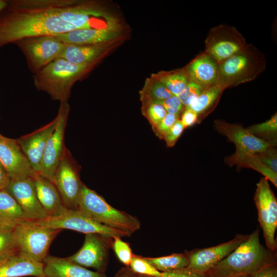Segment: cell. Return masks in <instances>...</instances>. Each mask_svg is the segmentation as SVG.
<instances>
[{
    "mask_svg": "<svg viewBox=\"0 0 277 277\" xmlns=\"http://www.w3.org/2000/svg\"><path fill=\"white\" fill-rule=\"evenodd\" d=\"M57 3L58 0L8 1L7 12L0 17V47L27 37L76 30L58 16Z\"/></svg>",
    "mask_w": 277,
    "mask_h": 277,
    "instance_id": "cell-1",
    "label": "cell"
},
{
    "mask_svg": "<svg viewBox=\"0 0 277 277\" xmlns=\"http://www.w3.org/2000/svg\"><path fill=\"white\" fill-rule=\"evenodd\" d=\"M275 264L276 254L261 244L260 230L256 229L206 274L208 277L250 275L266 266Z\"/></svg>",
    "mask_w": 277,
    "mask_h": 277,
    "instance_id": "cell-2",
    "label": "cell"
},
{
    "mask_svg": "<svg viewBox=\"0 0 277 277\" xmlns=\"http://www.w3.org/2000/svg\"><path fill=\"white\" fill-rule=\"evenodd\" d=\"M90 68L58 57L34 74V84L53 100L68 102L73 85Z\"/></svg>",
    "mask_w": 277,
    "mask_h": 277,
    "instance_id": "cell-3",
    "label": "cell"
},
{
    "mask_svg": "<svg viewBox=\"0 0 277 277\" xmlns=\"http://www.w3.org/2000/svg\"><path fill=\"white\" fill-rule=\"evenodd\" d=\"M77 209L98 223L130 235L140 227L137 219L113 208L84 184Z\"/></svg>",
    "mask_w": 277,
    "mask_h": 277,
    "instance_id": "cell-4",
    "label": "cell"
},
{
    "mask_svg": "<svg viewBox=\"0 0 277 277\" xmlns=\"http://www.w3.org/2000/svg\"><path fill=\"white\" fill-rule=\"evenodd\" d=\"M265 56L252 45L219 64L217 84L223 88L255 79L265 69Z\"/></svg>",
    "mask_w": 277,
    "mask_h": 277,
    "instance_id": "cell-5",
    "label": "cell"
},
{
    "mask_svg": "<svg viewBox=\"0 0 277 277\" xmlns=\"http://www.w3.org/2000/svg\"><path fill=\"white\" fill-rule=\"evenodd\" d=\"M60 231L26 220L15 227L13 233L19 253L43 263L51 243Z\"/></svg>",
    "mask_w": 277,
    "mask_h": 277,
    "instance_id": "cell-6",
    "label": "cell"
},
{
    "mask_svg": "<svg viewBox=\"0 0 277 277\" xmlns=\"http://www.w3.org/2000/svg\"><path fill=\"white\" fill-rule=\"evenodd\" d=\"M37 224L55 229H69L85 234H96L104 238L129 236L130 234L103 225L90 218L78 209L67 208L63 213L55 216L34 221Z\"/></svg>",
    "mask_w": 277,
    "mask_h": 277,
    "instance_id": "cell-7",
    "label": "cell"
},
{
    "mask_svg": "<svg viewBox=\"0 0 277 277\" xmlns=\"http://www.w3.org/2000/svg\"><path fill=\"white\" fill-rule=\"evenodd\" d=\"M14 44L22 51L29 69L33 74L59 57L66 45L55 35L27 37Z\"/></svg>",
    "mask_w": 277,
    "mask_h": 277,
    "instance_id": "cell-8",
    "label": "cell"
},
{
    "mask_svg": "<svg viewBox=\"0 0 277 277\" xmlns=\"http://www.w3.org/2000/svg\"><path fill=\"white\" fill-rule=\"evenodd\" d=\"M56 11L62 20L77 29H100L101 28L96 25V23L101 24L97 21V19L100 21L99 18H101L108 21H115L114 18H112L109 13L96 2L58 0Z\"/></svg>",
    "mask_w": 277,
    "mask_h": 277,
    "instance_id": "cell-9",
    "label": "cell"
},
{
    "mask_svg": "<svg viewBox=\"0 0 277 277\" xmlns=\"http://www.w3.org/2000/svg\"><path fill=\"white\" fill-rule=\"evenodd\" d=\"M254 201L258 214V221L263 232L267 249L276 251L275 233L277 227V200L268 181L262 178L256 184Z\"/></svg>",
    "mask_w": 277,
    "mask_h": 277,
    "instance_id": "cell-10",
    "label": "cell"
},
{
    "mask_svg": "<svg viewBox=\"0 0 277 277\" xmlns=\"http://www.w3.org/2000/svg\"><path fill=\"white\" fill-rule=\"evenodd\" d=\"M53 183L65 206L77 209L83 184L80 179L79 167L67 148L56 168Z\"/></svg>",
    "mask_w": 277,
    "mask_h": 277,
    "instance_id": "cell-11",
    "label": "cell"
},
{
    "mask_svg": "<svg viewBox=\"0 0 277 277\" xmlns=\"http://www.w3.org/2000/svg\"><path fill=\"white\" fill-rule=\"evenodd\" d=\"M70 106L68 102L60 103L57 122L50 134L44 150L39 175L53 182L54 174L66 149L65 146V132Z\"/></svg>",
    "mask_w": 277,
    "mask_h": 277,
    "instance_id": "cell-12",
    "label": "cell"
},
{
    "mask_svg": "<svg viewBox=\"0 0 277 277\" xmlns=\"http://www.w3.org/2000/svg\"><path fill=\"white\" fill-rule=\"evenodd\" d=\"M205 43V53L219 64L243 50L248 45L235 28L227 25L212 28Z\"/></svg>",
    "mask_w": 277,
    "mask_h": 277,
    "instance_id": "cell-13",
    "label": "cell"
},
{
    "mask_svg": "<svg viewBox=\"0 0 277 277\" xmlns=\"http://www.w3.org/2000/svg\"><path fill=\"white\" fill-rule=\"evenodd\" d=\"M248 235L236 234L228 242L208 248L192 250L187 254L189 259L187 268L196 273L206 274L242 244Z\"/></svg>",
    "mask_w": 277,
    "mask_h": 277,
    "instance_id": "cell-14",
    "label": "cell"
},
{
    "mask_svg": "<svg viewBox=\"0 0 277 277\" xmlns=\"http://www.w3.org/2000/svg\"><path fill=\"white\" fill-rule=\"evenodd\" d=\"M0 163L10 180L32 177L35 174L16 139L0 134Z\"/></svg>",
    "mask_w": 277,
    "mask_h": 277,
    "instance_id": "cell-15",
    "label": "cell"
},
{
    "mask_svg": "<svg viewBox=\"0 0 277 277\" xmlns=\"http://www.w3.org/2000/svg\"><path fill=\"white\" fill-rule=\"evenodd\" d=\"M5 189L17 202L26 220L37 221L48 217L38 200L32 177L10 180Z\"/></svg>",
    "mask_w": 277,
    "mask_h": 277,
    "instance_id": "cell-16",
    "label": "cell"
},
{
    "mask_svg": "<svg viewBox=\"0 0 277 277\" xmlns=\"http://www.w3.org/2000/svg\"><path fill=\"white\" fill-rule=\"evenodd\" d=\"M57 116L33 132L16 139L35 174H39L47 142L55 128Z\"/></svg>",
    "mask_w": 277,
    "mask_h": 277,
    "instance_id": "cell-17",
    "label": "cell"
},
{
    "mask_svg": "<svg viewBox=\"0 0 277 277\" xmlns=\"http://www.w3.org/2000/svg\"><path fill=\"white\" fill-rule=\"evenodd\" d=\"M103 236L96 234L85 235L81 248L66 258L71 262L85 268H92L102 272L106 266L107 249Z\"/></svg>",
    "mask_w": 277,
    "mask_h": 277,
    "instance_id": "cell-18",
    "label": "cell"
},
{
    "mask_svg": "<svg viewBox=\"0 0 277 277\" xmlns=\"http://www.w3.org/2000/svg\"><path fill=\"white\" fill-rule=\"evenodd\" d=\"M214 127L219 133L226 136L235 144L236 150L256 154L272 146L256 137L247 129L238 124L216 120L214 122Z\"/></svg>",
    "mask_w": 277,
    "mask_h": 277,
    "instance_id": "cell-19",
    "label": "cell"
},
{
    "mask_svg": "<svg viewBox=\"0 0 277 277\" xmlns=\"http://www.w3.org/2000/svg\"><path fill=\"white\" fill-rule=\"evenodd\" d=\"M120 31V28L76 29L55 36L67 44L104 45L118 38Z\"/></svg>",
    "mask_w": 277,
    "mask_h": 277,
    "instance_id": "cell-20",
    "label": "cell"
},
{
    "mask_svg": "<svg viewBox=\"0 0 277 277\" xmlns=\"http://www.w3.org/2000/svg\"><path fill=\"white\" fill-rule=\"evenodd\" d=\"M45 277L44 263L17 252L0 261V277Z\"/></svg>",
    "mask_w": 277,
    "mask_h": 277,
    "instance_id": "cell-21",
    "label": "cell"
},
{
    "mask_svg": "<svg viewBox=\"0 0 277 277\" xmlns=\"http://www.w3.org/2000/svg\"><path fill=\"white\" fill-rule=\"evenodd\" d=\"M32 180L38 200L48 216L60 215L67 209L52 181L36 174Z\"/></svg>",
    "mask_w": 277,
    "mask_h": 277,
    "instance_id": "cell-22",
    "label": "cell"
},
{
    "mask_svg": "<svg viewBox=\"0 0 277 277\" xmlns=\"http://www.w3.org/2000/svg\"><path fill=\"white\" fill-rule=\"evenodd\" d=\"M219 66L216 61L205 53L193 60L185 70L189 81L205 89L217 84Z\"/></svg>",
    "mask_w": 277,
    "mask_h": 277,
    "instance_id": "cell-23",
    "label": "cell"
},
{
    "mask_svg": "<svg viewBox=\"0 0 277 277\" xmlns=\"http://www.w3.org/2000/svg\"><path fill=\"white\" fill-rule=\"evenodd\" d=\"M109 49V44L76 45L66 44L59 57L78 65L91 67Z\"/></svg>",
    "mask_w": 277,
    "mask_h": 277,
    "instance_id": "cell-24",
    "label": "cell"
},
{
    "mask_svg": "<svg viewBox=\"0 0 277 277\" xmlns=\"http://www.w3.org/2000/svg\"><path fill=\"white\" fill-rule=\"evenodd\" d=\"M43 263L45 277H107L102 272L89 270L66 258L48 255Z\"/></svg>",
    "mask_w": 277,
    "mask_h": 277,
    "instance_id": "cell-25",
    "label": "cell"
},
{
    "mask_svg": "<svg viewBox=\"0 0 277 277\" xmlns=\"http://www.w3.org/2000/svg\"><path fill=\"white\" fill-rule=\"evenodd\" d=\"M26 221L22 208L5 189L0 190V230H13Z\"/></svg>",
    "mask_w": 277,
    "mask_h": 277,
    "instance_id": "cell-26",
    "label": "cell"
},
{
    "mask_svg": "<svg viewBox=\"0 0 277 277\" xmlns=\"http://www.w3.org/2000/svg\"><path fill=\"white\" fill-rule=\"evenodd\" d=\"M226 162L230 166L235 165L239 167H248L255 170L277 187V173L262 163L256 154L236 150L233 154L226 159Z\"/></svg>",
    "mask_w": 277,
    "mask_h": 277,
    "instance_id": "cell-27",
    "label": "cell"
},
{
    "mask_svg": "<svg viewBox=\"0 0 277 277\" xmlns=\"http://www.w3.org/2000/svg\"><path fill=\"white\" fill-rule=\"evenodd\" d=\"M151 76L161 82L174 95H177L189 81L185 70L162 71Z\"/></svg>",
    "mask_w": 277,
    "mask_h": 277,
    "instance_id": "cell-28",
    "label": "cell"
},
{
    "mask_svg": "<svg viewBox=\"0 0 277 277\" xmlns=\"http://www.w3.org/2000/svg\"><path fill=\"white\" fill-rule=\"evenodd\" d=\"M145 259L157 270L162 271V272L186 268L189 264L187 254L173 253L167 256Z\"/></svg>",
    "mask_w": 277,
    "mask_h": 277,
    "instance_id": "cell-29",
    "label": "cell"
},
{
    "mask_svg": "<svg viewBox=\"0 0 277 277\" xmlns=\"http://www.w3.org/2000/svg\"><path fill=\"white\" fill-rule=\"evenodd\" d=\"M224 89L219 84L205 88L194 102L185 108L194 111L199 117L214 105Z\"/></svg>",
    "mask_w": 277,
    "mask_h": 277,
    "instance_id": "cell-30",
    "label": "cell"
},
{
    "mask_svg": "<svg viewBox=\"0 0 277 277\" xmlns=\"http://www.w3.org/2000/svg\"><path fill=\"white\" fill-rule=\"evenodd\" d=\"M140 94L142 102L162 101L173 95L165 86L152 76L146 80Z\"/></svg>",
    "mask_w": 277,
    "mask_h": 277,
    "instance_id": "cell-31",
    "label": "cell"
},
{
    "mask_svg": "<svg viewBox=\"0 0 277 277\" xmlns=\"http://www.w3.org/2000/svg\"><path fill=\"white\" fill-rule=\"evenodd\" d=\"M247 129L256 137L274 146L276 143V113L267 121L249 127Z\"/></svg>",
    "mask_w": 277,
    "mask_h": 277,
    "instance_id": "cell-32",
    "label": "cell"
},
{
    "mask_svg": "<svg viewBox=\"0 0 277 277\" xmlns=\"http://www.w3.org/2000/svg\"><path fill=\"white\" fill-rule=\"evenodd\" d=\"M142 113L152 126L156 127L166 115L167 111L159 101H146L142 102Z\"/></svg>",
    "mask_w": 277,
    "mask_h": 277,
    "instance_id": "cell-33",
    "label": "cell"
},
{
    "mask_svg": "<svg viewBox=\"0 0 277 277\" xmlns=\"http://www.w3.org/2000/svg\"><path fill=\"white\" fill-rule=\"evenodd\" d=\"M131 270L138 275L160 277L162 272L149 263L145 258L133 255L130 265Z\"/></svg>",
    "mask_w": 277,
    "mask_h": 277,
    "instance_id": "cell-34",
    "label": "cell"
},
{
    "mask_svg": "<svg viewBox=\"0 0 277 277\" xmlns=\"http://www.w3.org/2000/svg\"><path fill=\"white\" fill-rule=\"evenodd\" d=\"M17 252L13 230H0V261Z\"/></svg>",
    "mask_w": 277,
    "mask_h": 277,
    "instance_id": "cell-35",
    "label": "cell"
},
{
    "mask_svg": "<svg viewBox=\"0 0 277 277\" xmlns=\"http://www.w3.org/2000/svg\"><path fill=\"white\" fill-rule=\"evenodd\" d=\"M204 89V88L197 84L189 81L184 89L177 96L185 108L187 107L194 102Z\"/></svg>",
    "mask_w": 277,
    "mask_h": 277,
    "instance_id": "cell-36",
    "label": "cell"
},
{
    "mask_svg": "<svg viewBox=\"0 0 277 277\" xmlns=\"http://www.w3.org/2000/svg\"><path fill=\"white\" fill-rule=\"evenodd\" d=\"M113 240V248L118 259L124 265L129 266L133 255L129 244L121 237H115Z\"/></svg>",
    "mask_w": 277,
    "mask_h": 277,
    "instance_id": "cell-37",
    "label": "cell"
},
{
    "mask_svg": "<svg viewBox=\"0 0 277 277\" xmlns=\"http://www.w3.org/2000/svg\"><path fill=\"white\" fill-rule=\"evenodd\" d=\"M179 115L167 113L159 124L153 129L155 134L160 138H163L172 126L179 120Z\"/></svg>",
    "mask_w": 277,
    "mask_h": 277,
    "instance_id": "cell-38",
    "label": "cell"
},
{
    "mask_svg": "<svg viewBox=\"0 0 277 277\" xmlns=\"http://www.w3.org/2000/svg\"><path fill=\"white\" fill-rule=\"evenodd\" d=\"M256 154L262 163L277 173V153L273 146H270L263 151Z\"/></svg>",
    "mask_w": 277,
    "mask_h": 277,
    "instance_id": "cell-39",
    "label": "cell"
},
{
    "mask_svg": "<svg viewBox=\"0 0 277 277\" xmlns=\"http://www.w3.org/2000/svg\"><path fill=\"white\" fill-rule=\"evenodd\" d=\"M160 102L165 107L167 113L180 116L185 107L176 95H173L169 98Z\"/></svg>",
    "mask_w": 277,
    "mask_h": 277,
    "instance_id": "cell-40",
    "label": "cell"
},
{
    "mask_svg": "<svg viewBox=\"0 0 277 277\" xmlns=\"http://www.w3.org/2000/svg\"><path fill=\"white\" fill-rule=\"evenodd\" d=\"M184 129V126L179 119L172 126L163 138L168 147H173L175 145Z\"/></svg>",
    "mask_w": 277,
    "mask_h": 277,
    "instance_id": "cell-41",
    "label": "cell"
},
{
    "mask_svg": "<svg viewBox=\"0 0 277 277\" xmlns=\"http://www.w3.org/2000/svg\"><path fill=\"white\" fill-rule=\"evenodd\" d=\"M160 277H208L206 274H201L184 268L172 271L162 272Z\"/></svg>",
    "mask_w": 277,
    "mask_h": 277,
    "instance_id": "cell-42",
    "label": "cell"
},
{
    "mask_svg": "<svg viewBox=\"0 0 277 277\" xmlns=\"http://www.w3.org/2000/svg\"><path fill=\"white\" fill-rule=\"evenodd\" d=\"M198 118L199 115L195 112L189 108H185L180 121L186 128L193 125L197 122Z\"/></svg>",
    "mask_w": 277,
    "mask_h": 277,
    "instance_id": "cell-43",
    "label": "cell"
},
{
    "mask_svg": "<svg viewBox=\"0 0 277 277\" xmlns=\"http://www.w3.org/2000/svg\"><path fill=\"white\" fill-rule=\"evenodd\" d=\"M249 276L250 277H277L276 264L266 266Z\"/></svg>",
    "mask_w": 277,
    "mask_h": 277,
    "instance_id": "cell-44",
    "label": "cell"
},
{
    "mask_svg": "<svg viewBox=\"0 0 277 277\" xmlns=\"http://www.w3.org/2000/svg\"><path fill=\"white\" fill-rule=\"evenodd\" d=\"M9 181V176L0 163V190L5 189Z\"/></svg>",
    "mask_w": 277,
    "mask_h": 277,
    "instance_id": "cell-45",
    "label": "cell"
},
{
    "mask_svg": "<svg viewBox=\"0 0 277 277\" xmlns=\"http://www.w3.org/2000/svg\"><path fill=\"white\" fill-rule=\"evenodd\" d=\"M138 276L139 275H136V274L134 273L132 271L130 272L127 271H123L117 275L115 277H138Z\"/></svg>",
    "mask_w": 277,
    "mask_h": 277,
    "instance_id": "cell-46",
    "label": "cell"
},
{
    "mask_svg": "<svg viewBox=\"0 0 277 277\" xmlns=\"http://www.w3.org/2000/svg\"><path fill=\"white\" fill-rule=\"evenodd\" d=\"M7 3V1L0 0V13L6 7Z\"/></svg>",
    "mask_w": 277,
    "mask_h": 277,
    "instance_id": "cell-47",
    "label": "cell"
},
{
    "mask_svg": "<svg viewBox=\"0 0 277 277\" xmlns=\"http://www.w3.org/2000/svg\"><path fill=\"white\" fill-rule=\"evenodd\" d=\"M236 277H250V276L249 275H240V276H236Z\"/></svg>",
    "mask_w": 277,
    "mask_h": 277,
    "instance_id": "cell-48",
    "label": "cell"
},
{
    "mask_svg": "<svg viewBox=\"0 0 277 277\" xmlns=\"http://www.w3.org/2000/svg\"><path fill=\"white\" fill-rule=\"evenodd\" d=\"M138 277H150V276H145V275H139Z\"/></svg>",
    "mask_w": 277,
    "mask_h": 277,
    "instance_id": "cell-49",
    "label": "cell"
}]
</instances>
